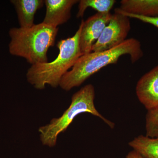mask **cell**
Listing matches in <instances>:
<instances>
[{
	"mask_svg": "<svg viewBox=\"0 0 158 158\" xmlns=\"http://www.w3.org/2000/svg\"><path fill=\"white\" fill-rule=\"evenodd\" d=\"M129 55L131 61L135 63L143 56L141 43L131 38L116 47L102 52H91L81 56L70 70L63 76L59 87L69 91L82 85L94 74L102 68L112 64H116L122 56Z\"/></svg>",
	"mask_w": 158,
	"mask_h": 158,
	"instance_id": "6da1fadb",
	"label": "cell"
},
{
	"mask_svg": "<svg viewBox=\"0 0 158 158\" xmlns=\"http://www.w3.org/2000/svg\"><path fill=\"white\" fill-rule=\"evenodd\" d=\"M81 23L73 36L58 42V56L52 62L37 63L28 69L26 74L28 82L37 90H43L46 85L52 88L59 86L63 76L72 68L82 56L79 46V37L81 29Z\"/></svg>",
	"mask_w": 158,
	"mask_h": 158,
	"instance_id": "7a4b0ae2",
	"label": "cell"
},
{
	"mask_svg": "<svg viewBox=\"0 0 158 158\" xmlns=\"http://www.w3.org/2000/svg\"><path fill=\"white\" fill-rule=\"evenodd\" d=\"M59 28L43 22L28 28L9 30V52L24 58L32 65L47 62L48 49L55 45Z\"/></svg>",
	"mask_w": 158,
	"mask_h": 158,
	"instance_id": "3957f363",
	"label": "cell"
},
{
	"mask_svg": "<svg viewBox=\"0 0 158 158\" xmlns=\"http://www.w3.org/2000/svg\"><path fill=\"white\" fill-rule=\"evenodd\" d=\"M95 94L94 87L91 84L85 85L74 94L70 106L62 116L52 118L48 124L38 129L43 145L50 148L55 147L59 135L67 130L77 116L83 113H89L97 116L113 128L114 123L105 118L95 107Z\"/></svg>",
	"mask_w": 158,
	"mask_h": 158,
	"instance_id": "277c9868",
	"label": "cell"
},
{
	"mask_svg": "<svg viewBox=\"0 0 158 158\" xmlns=\"http://www.w3.org/2000/svg\"><path fill=\"white\" fill-rule=\"evenodd\" d=\"M131 29L130 18L115 12L100 37L94 44L92 52H102L120 45L126 40Z\"/></svg>",
	"mask_w": 158,
	"mask_h": 158,
	"instance_id": "5b68a950",
	"label": "cell"
},
{
	"mask_svg": "<svg viewBox=\"0 0 158 158\" xmlns=\"http://www.w3.org/2000/svg\"><path fill=\"white\" fill-rule=\"evenodd\" d=\"M112 15L110 12H97L85 21L82 20L79 37V46L82 55L92 52V47L100 37L105 27L110 22Z\"/></svg>",
	"mask_w": 158,
	"mask_h": 158,
	"instance_id": "8992f818",
	"label": "cell"
},
{
	"mask_svg": "<svg viewBox=\"0 0 158 158\" xmlns=\"http://www.w3.org/2000/svg\"><path fill=\"white\" fill-rule=\"evenodd\" d=\"M136 93L139 101L148 110L158 108V65L139 79Z\"/></svg>",
	"mask_w": 158,
	"mask_h": 158,
	"instance_id": "52a82bcc",
	"label": "cell"
},
{
	"mask_svg": "<svg viewBox=\"0 0 158 158\" xmlns=\"http://www.w3.org/2000/svg\"><path fill=\"white\" fill-rule=\"evenodd\" d=\"M46 12L43 23L57 27L67 22L71 17V11L77 0H45Z\"/></svg>",
	"mask_w": 158,
	"mask_h": 158,
	"instance_id": "ba28073f",
	"label": "cell"
},
{
	"mask_svg": "<svg viewBox=\"0 0 158 158\" xmlns=\"http://www.w3.org/2000/svg\"><path fill=\"white\" fill-rule=\"evenodd\" d=\"M17 12L20 27L28 28L34 25L35 14L43 7V0H12Z\"/></svg>",
	"mask_w": 158,
	"mask_h": 158,
	"instance_id": "9c48e42d",
	"label": "cell"
},
{
	"mask_svg": "<svg viewBox=\"0 0 158 158\" xmlns=\"http://www.w3.org/2000/svg\"><path fill=\"white\" fill-rule=\"evenodd\" d=\"M118 9L126 13L148 17L158 16V0H122Z\"/></svg>",
	"mask_w": 158,
	"mask_h": 158,
	"instance_id": "30bf717a",
	"label": "cell"
},
{
	"mask_svg": "<svg viewBox=\"0 0 158 158\" xmlns=\"http://www.w3.org/2000/svg\"><path fill=\"white\" fill-rule=\"evenodd\" d=\"M129 144L144 158H158V138L141 135L130 141Z\"/></svg>",
	"mask_w": 158,
	"mask_h": 158,
	"instance_id": "8fae6325",
	"label": "cell"
},
{
	"mask_svg": "<svg viewBox=\"0 0 158 158\" xmlns=\"http://www.w3.org/2000/svg\"><path fill=\"white\" fill-rule=\"evenodd\" d=\"M116 2L115 0H81L79 2L77 17H83L88 8H92L98 13H109Z\"/></svg>",
	"mask_w": 158,
	"mask_h": 158,
	"instance_id": "7c38bea8",
	"label": "cell"
},
{
	"mask_svg": "<svg viewBox=\"0 0 158 158\" xmlns=\"http://www.w3.org/2000/svg\"><path fill=\"white\" fill-rule=\"evenodd\" d=\"M145 128L146 136L158 138V108L148 110Z\"/></svg>",
	"mask_w": 158,
	"mask_h": 158,
	"instance_id": "4fadbf2b",
	"label": "cell"
},
{
	"mask_svg": "<svg viewBox=\"0 0 158 158\" xmlns=\"http://www.w3.org/2000/svg\"><path fill=\"white\" fill-rule=\"evenodd\" d=\"M114 11L115 12H118V13L127 16L130 18L135 19L139 20L143 22L150 24L158 28V16L156 17H148L137 15L129 14V13H126V12L121 11L118 8H116L115 9Z\"/></svg>",
	"mask_w": 158,
	"mask_h": 158,
	"instance_id": "5bb4252c",
	"label": "cell"
},
{
	"mask_svg": "<svg viewBox=\"0 0 158 158\" xmlns=\"http://www.w3.org/2000/svg\"><path fill=\"white\" fill-rule=\"evenodd\" d=\"M125 158H144L139 153L136 152V151L133 150L131 152L129 153L126 156Z\"/></svg>",
	"mask_w": 158,
	"mask_h": 158,
	"instance_id": "9a60e30c",
	"label": "cell"
}]
</instances>
